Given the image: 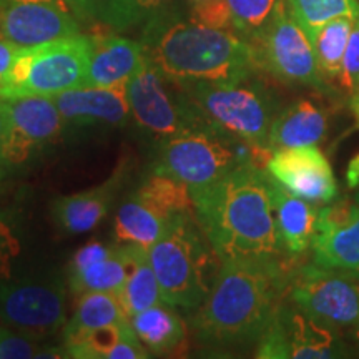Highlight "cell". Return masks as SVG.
<instances>
[{"label": "cell", "mask_w": 359, "mask_h": 359, "mask_svg": "<svg viewBox=\"0 0 359 359\" xmlns=\"http://www.w3.org/2000/svg\"><path fill=\"white\" fill-rule=\"evenodd\" d=\"M168 82L167 75L147 57L127 82L130 111L137 123L161 138L208 125L188 100L182 85L177 82L178 87H168Z\"/></svg>", "instance_id": "cell-9"}, {"label": "cell", "mask_w": 359, "mask_h": 359, "mask_svg": "<svg viewBox=\"0 0 359 359\" xmlns=\"http://www.w3.org/2000/svg\"><path fill=\"white\" fill-rule=\"evenodd\" d=\"M92 55L83 87L111 88L127 85L147 62L145 48L137 40L115 34L92 35Z\"/></svg>", "instance_id": "cell-17"}, {"label": "cell", "mask_w": 359, "mask_h": 359, "mask_svg": "<svg viewBox=\"0 0 359 359\" xmlns=\"http://www.w3.org/2000/svg\"><path fill=\"white\" fill-rule=\"evenodd\" d=\"M125 4H127L130 29L145 25L154 17L180 8L177 0H125Z\"/></svg>", "instance_id": "cell-36"}, {"label": "cell", "mask_w": 359, "mask_h": 359, "mask_svg": "<svg viewBox=\"0 0 359 359\" xmlns=\"http://www.w3.org/2000/svg\"><path fill=\"white\" fill-rule=\"evenodd\" d=\"M354 20L356 19L351 17H339L320 27L309 37L316 53L318 65L326 79H339Z\"/></svg>", "instance_id": "cell-29"}, {"label": "cell", "mask_w": 359, "mask_h": 359, "mask_svg": "<svg viewBox=\"0 0 359 359\" xmlns=\"http://www.w3.org/2000/svg\"><path fill=\"white\" fill-rule=\"evenodd\" d=\"M183 4L187 6L188 17L195 22L235 32L226 0H183Z\"/></svg>", "instance_id": "cell-34"}, {"label": "cell", "mask_w": 359, "mask_h": 359, "mask_svg": "<svg viewBox=\"0 0 359 359\" xmlns=\"http://www.w3.org/2000/svg\"><path fill=\"white\" fill-rule=\"evenodd\" d=\"M195 217L218 259H285L269 173L248 163L193 193Z\"/></svg>", "instance_id": "cell-2"}, {"label": "cell", "mask_w": 359, "mask_h": 359, "mask_svg": "<svg viewBox=\"0 0 359 359\" xmlns=\"http://www.w3.org/2000/svg\"><path fill=\"white\" fill-rule=\"evenodd\" d=\"M140 42L148 60L175 82H240L262 67L248 40L195 22L180 8L148 20Z\"/></svg>", "instance_id": "cell-3"}, {"label": "cell", "mask_w": 359, "mask_h": 359, "mask_svg": "<svg viewBox=\"0 0 359 359\" xmlns=\"http://www.w3.org/2000/svg\"><path fill=\"white\" fill-rule=\"evenodd\" d=\"M339 82L341 87L346 88L349 93L359 92V17L354 20L351 35H349Z\"/></svg>", "instance_id": "cell-35"}, {"label": "cell", "mask_w": 359, "mask_h": 359, "mask_svg": "<svg viewBox=\"0 0 359 359\" xmlns=\"http://www.w3.org/2000/svg\"><path fill=\"white\" fill-rule=\"evenodd\" d=\"M69 358L77 359H145L150 351L135 334L132 323L103 326L79 334L64 336Z\"/></svg>", "instance_id": "cell-20"}, {"label": "cell", "mask_w": 359, "mask_h": 359, "mask_svg": "<svg viewBox=\"0 0 359 359\" xmlns=\"http://www.w3.org/2000/svg\"><path fill=\"white\" fill-rule=\"evenodd\" d=\"M255 47L259 52L262 67L276 79L291 85H304L320 93L333 92L318 65L311 40L288 12L286 2H283L275 19Z\"/></svg>", "instance_id": "cell-10"}, {"label": "cell", "mask_w": 359, "mask_h": 359, "mask_svg": "<svg viewBox=\"0 0 359 359\" xmlns=\"http://www.w3.org/2000/svg\"><path fill=\"white\" fill-rule=\"evenodd\" d=\"M22 48L24 47L13 43L12 40L6 39L2 34H0V80L11 72L13 62L17 60V57H19Z\"/></svg>", "instance_id": "cell-38"}, {"label": "cell", "mask_w": 359, "mask_h": 359, "mask_svg": "<svg viewBox=\"0 0 359 359\" xmlns=\"http://www.w3.org/2000/svg\"><path fill=\"white\" fill-rule=\"evenodd\" d=\"M135 196L170 218L180 213H195L190 187L170 175L154 172L142 183Z\"/></svg>", "instance_id": "cell-28"}, {"label": "cell", "mask_w": 359, "mask_h": 359, "mask_svg": "<svg viewBox=\"0 0 359 359\" xmlns=\"http://www.w3.org/2000/svg\"><path fill=\"white\" fill-rule=\"evenodd\" d=\"M266 172L286 190L311 203H330L338 196L331 163L314 145L273 150Z\"/></svg>", "instance_id": "cell-15"}, {"label": "cell", "mask_w": 359, "mask_h": 359, "mask_svg": "<svg viewBox=\"0 0 359 359\" xmlns=\"http://www.w3.org/2000/svg\"><path fill=\"white\" fill-rule=\"evenodd\" d=\"M39 336L13 333L0 327V359H30V358H69L65 348L43 346Z\"/></svg>", "instance_id": "cell-33"}, {"label": "cell", "mask_w": 359, "mask_h": 359, "mask_svg": "<svg viewBox=\"0 0 359 359\" xmlns=\"http://www.w3.org/2000/svg\"><path fill=\"white\" fill-rule=\"evenodd\" d=\"M0 34L20 47L82 34L65 0H0Z\"/></svg>", "instance_id": "cell-14"}, {"label": "cell", "mask_w": 359, "mask_h": 359, "mask_svg": "<svg viewBox=\"0 0 359 359\" xmlns=\"http://www.w3.org/2000/svg\"><path fill=\"white\" fill-rule=\"evenodd\" d=\"M327 114L321 105L311 100H298L276 114L269 128V150L316 145L325 138Z\"/></svg>", "instance_id": "cell-22"}, {"label": "cell", "mask_w": 359, "mask_h": 359, "mask_svg": "<svg viewBox=\"0 0 359 359\" xmlns=\"http://www.w3.org/2000/svg\"><path fill=\"white\" fill-rule=\"evenodd\" d=\"M358 336H359V330H358Z\"/></svg>", "instance_id": "cell-43"}, {"label": "cell", "mask_w": 359, "mask_h": 359, "mask_svg": "<svg viewBox=\"0 0 359 359\" xmlns=\"http://www.w3.org/2000/svg\"><path fill=\"white\" fill-rule=\"evenodd\" d=\"M130 268L127 245L90 241L75 251L69 266L70 290L77 294L105 291L118 294Z\"/></svg>", "instance_id": "cell-16"}, {"label": "cell", "mask_w": 359, "mask_h": 359, "mask_svg": "<svg viewBox=\"0 0 359 359\" xmlns=\"http://www.w3.org/2000/svg\"><path fill=\"white\" fill-rule=\"evenodd\" d=\"M6 114V135L0 160L24 163L58 137L64 116L50 97H0Z\"/></svg>", "instance_id": "cell-13"}, {"label": "cell", "mask_w": 359, "mask_h": 359, "mask_svg": "<svg viewBox=\"0 0 359 359\" xmlns=\"http://www.w3.org/2000/svg\"><path fill=\"white\" fill-rule=\"evenodd\" d=\"M285 0H226L235 34L257 45Z\"/></svg>", "instance_id": "cell-30"}, {"label": "cell", "mask_w": 359, "mask_h": 359, "mask_svg": "<svg viewBox=\"0 0 359 359\" xmlns=\"http://www.w3.org/2000/svg\"><path fill=\"white\" fill-rule=\"evenodd\" d=\"M346 183L349 188H359V151L349 160L346 170Z\"/></svg>", "instance_id": "cell-39"}, {"label": "cell", "mask_w": 359, "mask_h": 359, "mask_svg": "<svg viewBox=\"0 0 359 359\" xmlns=\"http://www.w3.org/2000/svg\"><path fill=\"white\" fill-rule=\"evenodd\" d=\"M0 321L22 333L55 334L65 327V286L55 278L0 280Z\"/></svg>", "instance_id": "cell-11"}, {"label": "cell", "mask_w": 359, "mask_h": 359, "mask_svg": "<svg viewBox=\"0 0 359 359\" xmlns=\"http://www.w3.org/2000/svg\"><path fill=\"white\" fill-rule=\"evenodd\" d=\"M115 177L87 191L60 196L52 203V218L65 235H82L95 230L109 213L116 190Z\"/></svg>", "instance_id": "cell-21"}, {"label": "cell", "mask_w": 359, "mask_h": 359, "mask_svg": "<svg viewBox=\"0 0 359 359\" xmlns=\"http://www.w3.org/2000/svg\"><path fill=\"white\" fill-rule=\"evenodd\" d=\"M203 235L195 213H180L172 218L161 240L148 250L163 302L187 313L205 302L213 283L212 251Z\"/></svg>", "instance_id": "cell-5"}, {"label": "cell", "mask_w": 359, "mask_h": 359, "mask_svg": "<svg viewBox=\"0 0 359 359\" xmlns=\"http://www.w3.org/2000/svg\"><path fill=\"white\" fill-rule=\"evenodd\" d=\"M258 358L330 359L348 356L338 331L323 326L302 309L280 304L258 341Z\"/></svg>", "instance_id": "cell-12"}, {"label": "cell", "mask_w": 359, "mask_h": 359, "mask_svg": "<svg viewBox=\"0 0 359 359\" xmlns=\"http://www.w3.org/2000/svg\"><path fill=\"white\" fill-rule=\"evenodd\" d=\"M290 299L323 326L343 330L359 323V278L354 271L313 263L294 269Z\"/></svg>", "instance_id": "cell-8"}, {"label": "cell", "mask_w": 359, "mask_h": 359, "mask_svg": "<svg viewBox=\"0 0 359 359\" xmlns=\"http://www.w3.org/2000/svg\"><path fill=\"white\" fill-rule=\"evenodd\" d=\"M132 327L140 343L150 353H170L187 341V323L177 313V308L161 302L143 309L130 318Z\"/></svg>", "instance_id": "cell-24"}, {"label": "cell", "mask_w": 359, "mask_h": 359, "mask_svg": "<svg viewBox=\"0 0 359 359\" xmlns=\"http://www.w3.org/2000/svg\"><path fill=\"white\" fill-rule=\"evenodd\" d=\"M130 316L120 303L118 294L93 291L80 294L74 318L64 327V336L79 334L103 326L127 325Z\"/></svg>", "instance_id": "cell-27"}, {"label": "cell", "mask_w": 359, "mask_h": 359, "mask_svg": "<svg viewBox=\"0 0 359 359\" xmlns=\"http://www.w3.org/2000/svg\"><path fill=\"white\" fill-rule=\"evenodd\" d=\"M293 19L303 27L308 37L320 27L339 17H359V0H285Z\"/></svg>", "instance_id": "cell-31"}, {"label": "cell", "mask_w": 359, "mask_h": 359, "mask_svg": "<svg viewBox=\"0 0 359 359\" xmlns=\"http://www.w3.org/2000/svg\"><path fill=\"white\" fill-rule=\"evenodd\" d=\"M22 250L20 240L6 218L0 217V280L12 278V269Z\"/></svg>", "instance_id": "cell-37"}, {"label": "cell", "mask_w": 359, "mask_h": 359, "mask_svg": "<svg viewBox=\"0 0 359 359\" xmlns=\"http://www.w3.org/2000/svg\"><path fill=\"white\" fill-rule=\"evenodd\" d=\"M354 273H356V275H358V278H359V269H358V271H354Z\"/></svg>", "instance_id": "cell-42"}, {"label": "cell", "mask_w": 359, "mask_h": 359, "mask_svg": "<svg viewBox=\"0 0 359 359\" xmlns=\"http://www.w3.org/2000/svg\"><path fill=\"white\" fill-rule=\"evenodd\" d=\"M294 269L286 259H228L215 275L205 302L190 316L201 344L238 348L258 343Z\"/></svg>", "instance_id": "cell-1"}, {"label": "cell", "mask_w": 359, "mask_h": 359, "mask_svg": "<svg viewBox=\"0 0 359 359\" xmlns=\"http://www.w3.org/2000/svg\"><path fill=\"white\" fill-rule=\"evenodd\" d=\"M172 218L133 196L123 201L116 212L114 224L116 243L138 246L148 251L168 231Z\"/></svg>", "instance_id": "cell-25"}, {"label": "cell", "mask_w": 359, "mask_h": 359, "mask_svg": "<svg viewBox=\"0 0 359 359\" xmlns=\"http://www.w3.org/2000/svg\"><path fill=\"white\" fill-rule=\"evenodd\" d=\"M178 83L205 123L241 142L268 148L276 109L262 83L251 77L240 82Z\"/></svg>", "instance_id": "cell-6"}, {"label": "cell", "mask_w": 359, "mask_h": 359, "mask_svg": "<svg viewBox=\"0 0 359 359\" xmlns=\"http://www.w3.org/2000/svg\"><path fill=\"white\" fill-rule=\"evenodd\" d=\"M269 155V148L255 147L205 125L163 138L154 172L187 183L193 195L243 165L259 167V156Z\"/></svg>", "instance_id": "cell-4"}, {"label": "cell", "mask_w": 359, "mask_h": 359, "mask_svg": "<svg viewBox=\"0 0 359 359\" xmlns=\"http://www.w3.org/2000/svg\"><path fill=\"white\" fill-rule=\"evenodd\" d=\"M92 35H74L24 47L8 74L0 80V97H55L83 87L87 79Z\"/></svg>", "instance_id": "cell-7"}, {"label": "cell", "mask_w": 359, "mask_h": 359, "mask_svg": "<svg viewBox=\"0 0 359 359\" xmlns=\"http://www.w3.org/2000/svg\"><path fill=\"white\" fill-rule=\"evenodd\" d=\"M64 120L123 125L132 116L127 85L120 87H79L52 97Z\"/></svg>", "instance_id": "cell-18"}, {"label": "cell", "mask_w": 359, "mask_h": 359, "mask_svg": "<svg viewBox=\"0 0 359 359\" xmlns=\"http://www.w3.org/2000/svg\"><path fill=\"white\" fill-rule=\"evenodd\" d=\"M313 262L320 266L358 271L359 269V191L349 213L334 226L318 230L311 241Z\"/></svg>", "instance_id": "cell-23"}, {"label": "cell", "mask_w": 359, "mask_h": 359, "mask_svg": "<svg viewBox=\"0 0 359 359\" xmlns=\"http://www.w3.org/2000/svg\"><path fill=\"white\" fill-rule=\"evenodd\" d=\"M269 185H271L276 226L283 245L290 257L303 255L308 248H311L320 208H316L311 201L293 195L271 175H269Z\"/></svg>", "instance_id": "cell-19"}, {"label": "cell", "mask_w": 359, "mask_h": 359, "mask_svg": "<svg viewBox=\"0 0 359 359\" xmlns=\"http://www.w3.org/2000/svg\"><path fill=\"white\" fill-rule=\"evenodd\" d=\"M4 135H6V114H4V107H2V102H0V155H2Z\"/></svg>", "instance_id": "cell-41"}, {"label": "cell", "mask_w": 359, "mask_h": 359, "mask_svg": "<svg viewBox=\"0 0 359 359\" xmlns=\"http://www.w3.org/2000/svg\"><path fill=\"white\" fill-rule=\"evenodd\" d=\"M349 109H351L354 118H356V123L359 127V92L353 93L351 100H349Z\"/></svg>", "instance_id": "cell-40"}, {"label": "cell", "mask_w": 359, "mask_h": 359, "mask_svg": "<svg viewBox=\"0 0 359 359\" xmlns=\"http://www.w3.org/2000/svg\"><path fill=\"white\" fill-rule=\"evenodd\" d=\"M130 251V268L118 298L130 318L163 302L160 283L148 259V251L127 245Z\"/></svg>", "instance_id": "cell-26"}, {"label": "cell", "mask_w": 359, "mask_h": 359, "mask_svg": "<svg viewBox=\"0 0 359 359\" xmlns=\"http://www.w3.org/2000/svg\"><path fill=\"white\" fill-rule=\"evenodd\" d=\"M80 22H98L116 30L130 29L125 0H65Z\"/></svg>", "instance_id": "cell-32"}]
</instances>
